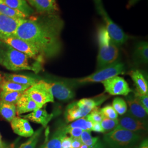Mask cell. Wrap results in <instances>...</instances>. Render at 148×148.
<instances>
[{"label":"cell","instance_id":"cell-1","mask_svg":"<svg viewBox=\"0 0 148 148\" xmlns=\"http://www.w3.org/2000/svg\"><path fill=\"white\" fill-rule=\"evenodd\" d=\"M64 27V21L59 14H35L23 19L13 36L32 44L47 60L61 53Z\"/></svg>","mask_w":148,"mask_h":148},{"label":"cell","instance_id":"cell-29","mask_svg":"<svg viewBox=\"0 0 148 148\" xmlns=\"http://www.w3.org/2000/svg\"><path fill=\"white\" fill-rule=\"evenodd\" d=\"M118 123V119H110L104 117L101 122V126L105 134L115 130L117 126Z\"/></svg>","mask_w":148,"mask_h":148},{"label":"cell","instance_id":"cell-30","mask_svg":"<svg viewBox=\"0 0 148 148\" xmlns=\"http://www.w3.org/2000/svg\"><path fill=\"white\" fill-rule=\"evenodd\" d=\"M112 106L116 111L118 115L122 116L127 111V105L126 102L121 98H115L112 101Z\"/></svg>","mask_w":148,"mask_h":148},{"label":"cell","instance_id":"cell-38","mask_svg":"<svg viewBox=\"0 0 148 148\" xmlns=\"http://www.w3.org/2000/svg\"><path fill=\"white\" fill-rule=\"evenodd\" d=\"M82 144V143L79 138H72L71 148H79Z\"/></svg>","mask_w":148,"mask_h":148},{"label":"cell","instance_id":"cell-28","mask_svg":"<svg viewBox=\"0 0 148 148\" xmlns=\"http://www.w3.org/2000/svg\"><path fill=\"white\" fill-rule=\"evenodd\" d=\"M43 127H42L38 129L37 131L34 132L33 135L31 136L30 138L25 142V143H23L21 146L18 148H35L37 143L38 142L39 138L42 133Z\"/></svg>","mask_w":148,"mask_h":148},{"label":"cell","instance_id":"cell-41","mask_svg":"<svg viewBox=\"0 0 148 148\" xmlns=\"http://www.w3.org/2000/svg\"><path fill=\"white\" fill-rule=\"evenodd\" d=\"M139 0H129L127 3V8H130L136 4Z\"/></svg>","mask_w":148,"mask_h":148},{"label":"cell","instance_id":"cell-46","mask_svg":"<svg viewBox=\"0 0 148 148\" xmlns=\"http://www.w3.org/2000/svg\"><path fill=\"white\" fill-rule=\"evenodd\" d=\"M137 148V146H134V147H133V148Z\"/></svg>","mask_w":148,"mask_h":148},{"label":"cell","instance_id":"cell-32","mask_svg":"<svg viewBox=\"0 0 148 148\" xmlns=\"http://www.w3.org/2000/svg\"><path fill=\"white\" fill-rule=\"evenodd\" d=\"M86 117L88 120L92 122H99L102 121L104 116L100 111V109L98 106L95 108L90 114L86 116Z\"/></svg>","mask_w":148,"mask_h":148},{"label":"cell","instance_id":"cell-39","mask_svg":"<svg viewBox=\"0 0 148 148\" xmlns=\"http://www.w3.org/2000/svg\"><path fill=\"white\" fill-rule=\"evenodd\" d=\"M137 148H148V138H145L142 140L139 145L137 146Z\"/></svg>","mask_w":148,"mask_h":148},{"label":"cell","instance_id":"cell-3","mask_svg":"<svg viewBox=\"0 0 148 148\" xmlns=\"http://www.w3.org/2000/svg\"><path fill=\"white\" fill-rule=\"evenodd\" d=\"M97 38L99 46L97 64L98 70L116 61L119 57V49L112 41L104 25L99 27Z\"/></svg>","mask_w":148,"mask_h":148},{"label":"cell","instance_id":"cell-20","mask_svg":"<svg viewBox=\"0 0 148 148\" xmlns=\"http://www.w3.org/2000/svg\"><path fill=\"white\" fill-rule=\"evenodd\" d=\"M134 62L137 64H147L148 62V44L146 41L138 43L133 54Z\"/></svg>","mask_w":148,"mask_h":148},{"label":"cell","instance_id":"cell-22","mask_svg":"<svg viewBox=\"0 0 148 148\" xmlns=\"http://www.w3.org/2000/svg\"><path fill=\"white\" fill-rule=\"evenodd\" d=\"M64 127H60L49 139L38 148H62L61 139L66 136Z\"/></svg>","mask_w":148,"mask_h":148},{"label":"cell","instance_id":"cell-8","mask_svg":"<svg viewBox=\"0 0 148 148\" xmlns=\"http://www.w3.org/2000/svg\"><path fill=\"white\" fill-rule=\"evenodd\" d=\"M36 103L41 108L48 103H53L54 98L48 90L43 80H40L36 84L30 86L24 92Z\"/></svg>","mask_w":148,"mask_h":148},{"label":"cell","instance_id":"cell-4","mask_svg":"<svg viewBox=\"0 0 148 148\" xmlns=\"http://www.w3.org/2000/svg\"><path fill=\"white\" fill-rule=\"evenodd\" d=\"M141 138L139 133L121 128H115L105 134L103 140L109 148H132Z\"/></svg>","mask_w":148,"mask_h":148},{"label":"cell","instance_id":"cell-25","mask_svg":"<svg viewBox=\"0 0 148 148\" xmlns=\"http://www.w3.org/2000/svg\"><path fill=\"white\" fill-rule=\"evenodd\" d=\"M0 13L13 18L25 19L27 18L21 12L10 8L5 4L3 0H0Z\"/></svg>","mask_w":148,"mask_h":148},{"label":"cell","instance_id":"cell-27","mask_svg":"<svg viewBox=\"0 0 148 148\" xmlns=\"http://www.w3.org/2000/svg\"><path fill=\"white\" fill-rule=\"evenodd\" d=\"M93 122L90 121L87 119L86 116L79 119L74 121L69 125L65 126L66 128H79L83 131H92Z\"/></svg>","mask_w":148,"mask_h":148},{"label":"cell","instance_id":"cell-11","mask_svg":"<svg viewBox=\"0 0 148 148\" xmlns=\"http://www.w3.org/2000/svg\"><path fill=\"white\" fill-rule=\"evenodd\" d=\"M118 120L119 123L116 128L124 129L137 133L148 130L147 122L140 121L127 113Z\"/></svg>","mask_w":148,"mask_h":148},{"label":"cell","instance_id":"cell-40","mask_svg":"<svg viewBox=\"0 0 148 148\" xmlns=\"http://www.w3.org/2000/svg\"><path fill=\"white\" fill-rule=\"evenodd\" d=\"M90 148H106V147L101 141L98 140L97 143H95V145H93L92 147H91Z\"/></svg>","mask_w":148,"mask_h":148},{"label":"cell","instance_id":"cell-15","mask_svg":"<svg viewBox=\"0 0 148 148\" xmlns=\"http://www.w3.org/2000/svg\"><path fill=\"white\" fill-rule=\"evenodd\" d=\"M23 19L11 18L0 13V34L13 35Z\"/></svg>","mask_w":148,"mask_h":148},{"label":"cell","instance_id":"cell-42","mask_svg":"<svg viewBox=\"0 0 148 148\" xmlns=\"http://www.w3.org/2000/svg\"><path fill=\"white\" fill-rule=\"evenodd\" d=\"M79 148H90V147H88V146H87V145H85L84 144H82V145L79 147Z\"/></svg>","mask_w":148,"mask_h":148},{"label":"cell","instance_id":"cell-14","mask_svg":"<svg viewBox=\"0 0 148 148\" xmlns=\"http://www.w3.org/2000/svg\"><path fill=\"white\" fill-rule=\"evenodd\" d=\"M127 102L129 107L127 114L140 121L147 122L148 113L139 103L135 95H129L127 97Z\"/></svg>","mask_w":148,"mask_h":148},{"label":"cell","instance_id":"cell-9","mask_svg":"<svg viewBox=\"0 0 148 148\" xmlns=\"http://www.w3.org/2000/svg\"><path fill=\"white\" fill-rule=\"evenodd\" d=\"M105 90L112 95H127L131 90L126 80L120 76H116L101 82Z\"/></svg>","mask_w":148,"mask_h":148},{"label":"cell","instance_id":"cell-19","mask_svg":"<svg viewBox=\"0 0 148 148\" xmlns=\"http://www.w3.org/2000/svg\"><path fill=\"white\" fill-rule=\"evenodd\" d=\"M10 8L19 11L27 17L36 14L35 11L29 5L25 0H3Z\"/></svg>","mask_w":148,"mask_h":148},{"label":"cell","instance_id":"cell-31","mask_svg":"<svg viewBox=\"0 0 148 148\" xmlns=\"http://www.w3.org/2000/svg\"><path fill=\"white\" fill-rule=\"evenodd\" d=\"M79 138L82 144L90 147V148L95 145V143L99 140L98 137H92L90 132L87 131H83Z\"/></svg>","mask_w":148,"mask_h":148},{"label":"cell","instance_id":"cell-16","mask_svg":"<svg viewBox=\"0 0 148 148\" xmlns=\"http://www.w3.org/2000/svg\"><path fill=\"white\" fill-rule=\"evenodd\" d=\"M21 117L30 120L33 122L42 125L43 128L47 126L48 123L53 118V114H49L45 108H39L37 110L32 111L30 114L25 115H20Z\"/></svg>","mask_w":148,"mask_h":148},{"label":"cell","instance_id":"cell-12","mask_svg":"<svg viewBox=\"0 0 148 148\" xmlns=\"http://www.w3.org/2000/svg\"><path fill=\"white\" fill-rule=\"evenodd\" d=\"M27 3L40 14H59V8L56 0H25Z\"/></svg>","mask_w":148,"mask_h":148},{"label":"cell","instance_id":"cell-2","mask_svg":"<svg viewBox=\"0 0 148 148\" xmlns=\"http://www.w3.org/2000/svg\"><path fill=\"white\" fill-rule=\"evenodd\" d=\"M0 65L10 71L30 70L37 74L43 70V64L16 50L0 40Z\"/></svg>","mask_w":148,"mask_h":148},{"label":"cell","instance_id":"cell-35","mask_svg":"<svg viewBox=\"0 0 148 148\" xmlns=\"http://www.w3.org/2000/svg\"><path fill=\"white\" fill-rule=\"evenodd\" d=\"M134 95L137 99L138 101L140 104V105L143 106L145 110L148 114V95H142L137 94L136 93H134Z\"/></svg>","mask_w":148,"mask_h":148},{"label":"cell","instance_id":"cell-44","mask_svg":"<svg viewBox=\"0 0 148 148\" xmlns=\"http://www.w3.org/2000/svg\"><path fill=\"white\" fill-rule=\"evenodd\" d=\"M0 143H3V141H2V136L0 133Z\"/></svg>","mask_w":148,"mask_h":148},{"label":"cell","instance_id":"cell-36","mask_svg":"<svg viewBox=\"0 0 148 148\" xmlns=\"http://www.w3.org/2000/svg\"><path fill=\"white\" fill-rule=\"evenodd\" d=\"M71 142L72 138L65 136L61 139V148H71Z\"/></svg>","mask_w":148,"mask_h":148},{"label":"cell","instance_id":"cell-17","mask_svg":"<svg viewBox=\"0 0 148 148\" xmlns=\"http://www.w3.org/2000/svg\"><path fill=\"white\" fill-rule=\"evenodd\" d=\"M17 115H21L27 112H30L41 108L28 95L23 93L21 97L16 104Z\"/></svg>","mask_w":148,"mask_h":148},{"label":"cell","instance_id":"cell-5","mask_svg":"<svg viewBox=\"0 0 148 148\" xmlns=\"http://www.w3.org/2000/svg\"><path fill=\"white\" fill-rule=\"evenodd\" d=\"M103 101H95L92 98H83L69 104L65 111L67 122H71L88 115L95 108L99 106Z\"/></svg>","mask_w":148,"mask_h":148},{"label":"cell","instance_id":"cell-7","mask_svg":"<svg viewBox=\"0 0 148 148\" xmlns=\"http://www.w3.org/2000/svg\"><path fill=\"white\" fill-rule=\"evenodd\" d=\"M125 65L119 61L98 70L93 74L77 80L79 84H84L90 82H102L114 76L125 73Z\"/></svg>","mask_w":148,"mask_h":148},{"label":"cell","instance_id":"cell-37","mask_svg":"<svg viewBox=\"0 0 148 148\" xmlns=\"http://www.w3.org/2000/svg\"><path fill=\"white\" fill-rule=\"evenodd\" d=\"M92 131H93L95 132L103 133H104V131H103V130L101 126V123H99V122H93V123Z\"/></svg>","mask_w":148,"mask_h":148},{"label":"cell","instance_id":"cell-23","mask_svg":"<svg viewBox=\"0 0 148 148\" xmlns=\"http://www.w3.org/2000/svg\"><path fill=\"white\" fill-rule=\"evenodd\" d=\"M0 116L7 121L11 122L16 116V104L0 100Z\"/></svg>","mask_w":148,"mask_h":148},{"label":"cell","instance_id":"cell-33","mask_svg":"<svg viewBox=\"0 0 148 148\" xmlns=\"http://www.w3.org/2000/svg\"><path fill=\"white\" fill-rule=\"evenodd\" d=\"M100 111L104 117L110 119H117L118 118L119 115L112 106H106L105 107L100 109Z\"/></svg>","mask_w":148,"mask_h":148},{"label":"cell","instance_id":"cell-6","mask_svg":"<svg viewBox=\"0 0 148 148\" xmlns=\"http://www.w3.org/2000/svg\"><path fill=\"white\" fill-rule=\"evenodd\" d=\"M0 40L10 45L16 50L24 53L38 62L44 64L46 60L36 48L20 38L13 35H2L0 34Z\"/></svg>","mask_w":148,"mask_h":148},{"label":"cell","instance_id":"cell-21","mask_svg":"<svg viewBox=\"0 0 148 148\" xmlns=\"http://www.w3.org/2000/svg\"><path fill=\"white\" fill-rule=\"evenodd\" d=\"M2 76L3 79L5 81L15 82L21 85H28L30 86L36 84L38 81V80L36 78L24 75L3 73Z\"/></svg>","mask_w":148,"mask_h":148},{"label":"cell","instance_id":"cell-24","mask_svg":"<svg viewBox=\"0 0 148 148\" xmlns=\"http://www.w3.org/2000/svg\"><path fill=\"white\" fill-rule=\"evenodd\" d=\"M30 87L28 85L18 84L15 82L8 81L3 79L0 83V90L19 92L24 93Z\"/></svg>","mask_w":148,"mask_h":148},{"label":"cell","instance_id":"cell-26","mask_svg":"<svg viewBox=\"0 0 148 148\" xmlns=\"http://www.w3.org/2000/svg\"><path fill=\"white\" fill-rule=\"evenodd\" d=\"M23 94L22 92L0 90V100L16 104Z\"/></svg>","mask_w":148,"mask_h":148},{"label":"cell","instance_id":"cell-10","mask_svg":"<svg viewBox=\"0 0 148 148\" xmlns=\"http://www.w3.org/2000/svg\"><path fill=\"white\" fill-rule=\"evenodd\" d=\"M44 83L52 94L53 97L59 101H66L73 99L75 96L74 91L67 84L61 82Z\"/></svg>","mask_w":148,"mask_h":148},{"label":"cell","instance_id":"cell-13","mask_svg":"<svg viewBox=\"0 0 148 148\" xmlns=\"http://www.w3.org/2000/svg\"><path fill=\"white\" fill-rule=\"evenodd\" d=\"M10 123L13 131L19 136L30 137L34 133L33 128L27 119L16 116Z\"/></svg>","mask_w":148,"mask_h":148},{"label":"cell","instance_id":"cell-34","mask_svg":"<svg viewBox=\"0 0 148 148\" xmlns=\"http://www.w3.org/2000/svg\"><path fill=\"white\" fill-rule=\"evenodd\" d=\"M66 134H69L71 138H79L83 130L79 128H66L64 127Z\"/></svg>","mask_w":148,"mask_h":148},{"label":"cell","instance_id":"cell-43","mask_svg":"<svg viewBox=\"0 0 148 148\" xmlns=\"http://www.w3.org/2000/svg\"><path fill=\"white\" fill-rule=\"evenodd\" d=\"M0 148H5L4 143H0Z\"/></svg>","mask_w":148,"mask_h":148},{"label":"cell","instance_id":"cell-45","mask_svg":"<svg viewBox=\"0 0 148 148\" xmlns=\"http://www.w3.org/2000/svg\"><path fill=\"white\" fill-rule=\"evenodd\" d=\"M3 80V79L2 76V75H0V83H1Z\"/></svg>","mask_w":148,"mask_h":148},{"label":"cell","instance_id":"cell-18","mask_svg":"<svg viewBox=\"0 0 148 148\" xmlns=\"http://www.w3.org/2000/svg\"><path fill=\"white\" fill-rule=\"evenodd\" d=\"M128 74L136 86V92L135 93L142 95H148V82L141 71L139 70H131Z\"/></svg>","mask_w":148,"mask_h":148}]
</instances>
